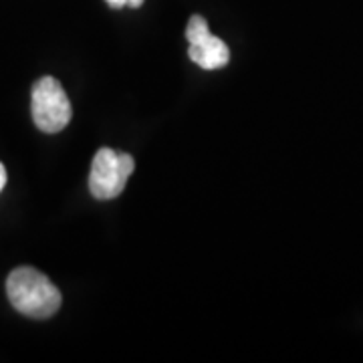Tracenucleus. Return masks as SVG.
I'll list each match as a JSON object with an SVG mask.
<instances>
[{
    "instance_id": "f257e3e1",
    "label": "nucleus",
    "mask_w": 363,
    "mask_h": 363,
    "mask_svg": "<svg viewBox=\"0 0 363 363\" xmlns=\"http://www.w3.org/2000/svg\"><path fill=\"white\" fill-rule=\"evenodd\" d=\"M6 295L14 309L33 319H49L61 309V291L45 272L18 267L6 279Z\"/></svg>"
},
{
    "instance_id": "f03ea898",
    "label": "nucleus",
    "mask_w": 363,
    "mask_h": 363,
    "mask_svg": "<svg viewBox=\"0 0 363 363\" xmlns=\"http://www.w3.org/2000/svg\"><path fill=\"white\" fill-rule=\"evenodd\" d=\"M33 121L45 133H59L69 125L73 107L63 85L55 77H40L33 85L30 93Z\"/></svg>"
},
{
    "instance_id": "7ed1b4c3",
    "label": "nucleus",
    "mask_w": 363,
    "mask_h": 363,
    "mask_svg": "<svg viewBox=\"0 0 363 363\" xmlns=\"http://www.w3.org/2000/svg\"><path fill=\"white\" fill-rule=\"evenodd\" d=\"M135 169V162L130 154L101 147L91 164L89 190L97 200H111L123 192L128 178Z\"/></svg>"
},
{
    "instance_id": "20e7f679",
    "label": "nucleus",
    "mask_w": 363,
    "mask_h": 363,
    "mask_svg": "<svg viewBox=\"0 0 363 363\" xmlns=\"http://www.w3.org/2000/svg\"><path fill=\"white\" fill-rule=\"evenodd\" d=\"M188 55L196 65L206 69V71L222 69V67H226L228 59H230V51H228L226 43L218 37H214V35H210L200 43L190 45Z\"/></svg>"
},
{
    "instance_id": "39448f33",
    "label": "nucleus",
    "mask_w": 363,
    "mask_h": 363,
    "mask_svg": "<svg viewBox=\"0 0 363 363\" xmlns=\"http://www.w3.org/2000/svg\"><path fill=\"white\" fill-rule=\"evenodd\" d=\"M212 33H210V28H208V23L204 16H200V14H194L192 18H190V23L186 26V39L190 45H194V43H200V40H204L206 37H210Z\"/></svg>"
},
{
    "instance_id": "423d86ee",
    "label": "nucleus",
    "mask_w": 363,
    "mask_h": 363,
    "mask_svg": "<svg viewBox=\"0 0 363 363\" xmlns=\"http://www.w3.org/2000/svg\"><path fill=\"white\" fill-rule=\"evenodd\" d=\"M111 9H123V6H128V0H105Z\"/></svg>"
},
{
    "instance_id": "0eeeda50",
    "label": "nucleus",
    "mask_w": 363,
    "mask_h": 363,
    "mask_svg": "<svg viewBox=\"0 0 363 363\" xmlns=\"http://www.w3.org/2000/svg\"><path fill=\"white\" fill-rule=\"evenodd\" d=\"M6 186V168L0 164V192H2V188Z\"/></svg>"
},
{
    "instance_id": "6e6552de",
    "label": "nucleus",
    "mask_w": 363,
    "mask_h": 363,
    "mask_svg": "<svg viewBox=\"0 0 363 363\" xmlns=\"http://www.w3.org/2000/svg\"><path fill=\"white\" fill-rule=\"evenodd\" d=\"M143 4V0H128V6H131V9H140Z\"/></svg>"
}]
</instances>
